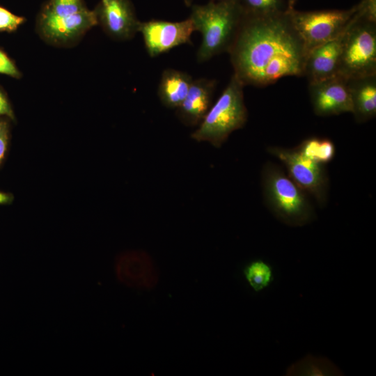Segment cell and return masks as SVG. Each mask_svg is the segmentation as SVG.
Wrapping results in <instances>:
<instances>
[{"label": "cell", "mask_w": 376, "mask_h": 376, "mask_svg": "<svg viewBox=\"0 0 376 376\" xmlns=\"http://www.w3.org/2000/svg\"><path fill=\"white\" fill-rule=\"evenodd\" d=\"M13 198L12 194L0 191V205L9 204L12 203Z\"/></svg>", "instance_id": "484cf974"}, {"label": "cell", "mask_w": 376, "mask_h": 376, "mask_svg": "<svg viewBox=\"0 0 376 376\" xmlns=\"http://www.w3.org/2000/svg\"><path fill=\"white\" fill-rule=\"evenodd\" d=\"M244 86V84L233 74L219 99L191 134V139L198 142L207 141L219 148L233 132L242 128L248 118Z\"/></svg>", "instance_id": "277c9868"}, {"label": "cell", "mask_w": 376, "mask_h": 376, "mask_svg": "<svg viewBox=\"0 0 376 376\" xmlns=\"http://www.w3.org/2000/svg\"><path fill=\"white\" fill-rule=\"evenodd\" d=\"M234 72L244 85L262 86L265 70L283 57L304 59L307 53L288 10L244 13L228 52Z\"/></svg>", "instance_id": "6da1fadb"}, {"label": "cell", "mask_w": 376, "mask_h": 376, "mask_svg": "<svg viewBox=\"0 0 376 376\" xmlns=\"http://www.w3.org/2000/svg\"><path fill=\"white\" fill-rule=\"evenodd\" d=\"M9 125L6 120H0V164L3 160L8 144Z\"/></svg>", "instance_id": "cb8c5ba5"}, {"label": "cell", "mask_w": 376, "mask_h": 376, "mask_svg": "<svg viewBox=\"0 0 376 376\" xmlns=\"http://www.w3.org/2000/svg\"><path fill=\"white\" fill-rule=\"evenodd\" d=\"M244 12L261 15L279 12V0H240Z\"/></svg>", "instance_id": "44dd1931"}, {"label": "cell", "mask_w": 376, "mask_h": 376, "mask_svg": "<svg viewBox=\"0 0 376 376\" xmlns=\"http://www.w3.org/2000/svg\"><path fill=\"white\" fill-rule=\"evenodd\" d=\"M264 201L270 212L283 224L305 226L315 218L306 193L277 164L266 162L261 171Z\"/></svg>", "instance_id": "3957f363"}, {"label": "cell", "mask_w": 376, "mask_h": 376, "mask_svg": "<svg viewBox=\"0 0 376 376\" xmlns=\"http://www.w3.org/2000/svg\"><path fill=\"white\" fill-rule=\"evenodd\" d=\"M267 151L283 163L288 176L301 189L313 196L320 206L326 204L329 178L324 164L306 158L297 148L269 146Z\"/></svg>", "instance_id": "ba28073f"}, {"label": "cell", "mask_w": 376, "mask_h": 376, "mask_svg": "<svg viewBox=\"0 0 376 376\" xmlns=\"http://www.w3.org/2000/svg\"><path fill=\"white\" fill-rule=\"evenodd\" d=\"M212 1H220V0H212Z\"/></svg>", "instance_id": "f1b7e54d"}, {"label": "cell", "mask_w": 376, "mask_h": 376, "mask_svg": "<svg viewBox=\"0 0 376 376\" xmlns=\"http://www.w3.org/2000/svg\"><path fill=\"white\" fill-rule=\"evenodd\" d=\"M343 35L336 75L346 79L376 75V22L366 17L361 3Z\"/></svg>", "instance_id": "5b68a950"}, {"label": "cell", "mask_w": 376, "mask_h": 376, "mask_svg": "<svg viewBox=\"0 0 376 376\" xmlns=\"http://www.w3.org/2000/svg\"><path fill=\"white\" fill-rule=\"evenodd\" d=\"M356 122H367L376 116V75L347 79Z\"/></svg>", "instance_id": "9a60e30c"}, {"label": "cell", "mask_w": 376, "mask_h": 376, "mask_svg": "<svg viewBox=\"0 0 376 376\" xmlns=\"http://www.w3.org/2000/svg\"><path fill=\"white\" fill-rule=\"evenodd\" d=\"M0 74H3L15 79H19L22 73L13 61L0 49Z\"/></svg>", "instance_id": "603a6c76"}, {"label": "cell", "mask_w": 376, "mask_h": 376, "mask_svg": "<svg viewBox=\"0 0 376 376\" xmlns=\"http://www.w3.org/2000/svg\"><path fill=\"white\" fill-rule=\"evenodd\" d=\"M5 116L10 120L15 119L10 103L3 90L0 88V116Z\"/></svg>", "instance_id": "d4e9b609"}, {"label": "cell", "mask_w": 376, "mask_h": 376, "mask_svg": "<svg viewBox=\"0 0 376 376\" xmlns=\"http://www.w3.org/2000/svg\"><path fill=\"white\" fill-rule=\"evenodd\" d=\"M288 375H339L340 370L324 358L307 356L292 364L287 370Z\"/></svg>", "instance_id": "e0dca14e"}, {"label": "cell", "mask_w": 376, "mask_h": 376, "mask_svg": "<svg viewBox=\"0 0 376 376\" xmlns=\"http://www.w3.org/2000/svg\"><path fill=\"white\" fill-rule=\"evenodd\" d=\"M296 148L306 158L322 164L330 162L336 154L335 145L328 139L311 137Z\"/></svg>", "instance_id": "ac0fdd59"}, {"label": "cell", "mask_w": 376, "mask_h": 376, "mask_svg": "<svg viewBox=\"0 0 376 376\" xmlns=\"http://www.w3.org/2000/svg\"><path fill=\"white\" fill-rule=\"evenodd\" d=\"M217 81L200 78L193 79L189 90L175 115L185 126H198L211 107Z\"/></svg>", "instance_id": "4fadbf2b"}, {"label": "cell", "mask_w": 376, "mask_h": 376, "mask_svg": "<svg viewBox=\"0 0 376 376\" xmlns=\"http://www.w3.org/2000/svg\"><path fill=\"white\" fill-rule=\"evenodd\" d=\"M25 21V17L17 15L5 8L0 6V31H15Z\"/></svg>", "instance_id": "7402d4cb"}, {"label": "cell", "mask_w": 376, "mask_h": 376, "mask_svg": "<svg viewBox=\"0 0 376 376\" xmlns=\"http://www.w3.org/2000/svg\"><path fill=\"white\" fill-rule=\"evenodd\" d=\"M118 280L130 288L152 289L158 283L159 274L151 257L143 251H126L115 263Z\"/></svg>", "instance_id": "7c38bea8"}, {"label": "cell", "mask_w": 376, "mask_h": 376, "mask_svg": "<svg viewBox=\"0 0 376 376\" xmlns=\"http://www.w3.org/2000/svg\"><path fill=\"white\" fill-rule=\"evenodd\" d=\"M190 19L195 31L201 33V43L196 54L198 62L228 52L244 16L240 0L210 1L192 5Z\"/></svg>", "instance_id": "7a4b0ae2"}, {"label": "cell", "mask_w": 376, "mask_h": 376, "mask_svg": "<svg viewBox=\"0 0 376 376\" xmlns=\"http://www.w3.org/2000/svg\"><path fill=\"white\" fill-rule=\"evenodd\" d=\"M244 277L255 292H260L269 285L273 280L271 266L262 260L249 263L244 269Z\"/></svg>", "instance_id": "d6986e66"}, {"label": "cell", "mask_w": 376, "mask_h": 376, "mask_svg": "<svg viewBox=\"0 0 376 376\" xmlns=\"http://www.w3.org/2000/svg\"><path fill=\"white\" fill-rule=\"evenodd\" d=\"M97 25L95 13L88 8L73 15L61 16L42 6L36 17V30L51 45L70 47Z\"/></svg>", "instance_id": "52a82bcc"}, {"label": "cell", "mask_w": 376, "mask_h": 376, "mask_svg": "<svg viewBox=\"0 0 376 376\" xmlns=\"http://www.w3.org/2000/svg\"><path fill=\"white\" fill-rule=\"evenodd\" d=\"M42 6L61 16L73 15L88 8L84 0H47Z\"/></svg>", "instance_id": "ffe728a7"}, {"label": "cell", "mask_w": 376, "mask_h": 376, "mask_svg": "<svg viewBox=\"0 0 376 376\" xmlns=\"http://www.w3.org/2000/svg\"><path fill=\"white\" fill-rule=\"evenodd\" d=\"M288 1H289V4L290 6V8L289 9H292V6L295 0H288Z\"/></svg>", "instance_id": "83f0119b"}, {"label": "cell", "mask_w": 376, "mask_h": 376, "mask_svg": "<svg viewBox=\"0 0 376 376\" xmlns=\"http://www.w3.org/2000/svg\"><path fill=\"white\" fill-rule=\"evenodd\" d=\"M183 1L187 7H191L192 6L193 0H183Z\"/></svg>", "instance_id": "4316f807"}, {"label": "cell", "mask_w": 376, "mask_h": 376, "mask_svg": "<svg viewBox=\"0 0 376 376\" xmlns=\"http://www.w3.org/2000/svg\"><path fill=\"white\" fill-rule=\"evenodd\" d=\"M345 31L336 38L308 52L303 76L307 78L308 83L317 82L336 75Z\"/></svg>", "instance_id": "5bb4252c"}, {"label": "cell", "mask_w": 376, "mask_h": 376, "mask_svg": "<svg viewBox=\"0 0 376 376\" xmlns=\"http://www.w3.org/2000/svg\"><path fill=\"white\" fill-rule=\"evenodd\" d=\"M360 5L347 10L299 12L288 9L292 24L306 53L340 36L359 10Z\"/></svg>", "instance_id": "8992f818"}, {"label": "cell", "mask_w": 376, "mask_h": 376, "mask_svg": "<svg viewBox=\"0 0 376 376\" xmlns=\"http://www.w3.org/2000/svg\"><path fill=\"white\" fill-rule=\"evenodd\" d=\"M308 91L313 110L318 116L352 112L348 80L340 75L308 83Z\"/></svg>", "instance_id": "8fae6325"}, {"label": "cell", "mask_w": 376, "mask_h": 376, "mask_svg": "<svg viewBox=\"0 0 376 376\" xmlns=\"http://www.w3.org/2000/svg\"><path fill=\"white\" fill-rule=\"evenodd\" d=\"M93 10L97 25L114 40H130L139 32L141 22L131 0H100Z\"/></svg>", "instance_id": "30bf717a"}, {"label": "cell", "mask_w": 376, "mask_h": 376, "mask_svg": "<svg viewBox=\"0 0 376 376\" xmlns=\"http://www.w3.org/2000/svg\"><path fill=\"white\" fill-rule=\"evenodd\" d=\"M195 29L189 17L180 22L152 19L141 22L139 32L150 57H155L183 44L191 43Z\"/></svg>", "instance_id": "9c48e42d"}, {"label": "cell", "mask_w": 376, "mask_h": 376, "mask_svg": "<svg viewBox=\"0 0 376 376\" xmlns=\"http://www.w3.org/2000/svg\"><path fill=\"white\" fill-rule=\"evenodd\" d=\"M193 81L191 76L175 69H165L162 73L157 95L161 103L176 109L185 100Z\"/></svg>", "instance_id": "2e32d148"}]
</instances>
